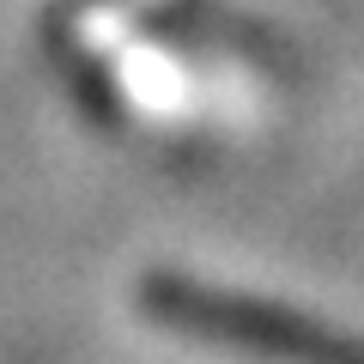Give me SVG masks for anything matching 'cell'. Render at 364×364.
<instances>
[{
    "mask_svg": "<svg viewBox=\"0 0 364 364\" xmlns=\"http://www.w3.org/2000/svg\"><path fill=\"white\" fill-rule=\"evenodd\" d=\"M152 310L164 322L188 328V334H213V340H231V346H249V352H273L286 364H364V346H352V340L322 334V328L298 322L286 310H267V304L225 298V291L152 286Z\"/></svg>",
    "mask_w": 364,
    "mask_h": 364,
    "instance_id": "cell-1",
    "label": "cell"
}]
</instances>
